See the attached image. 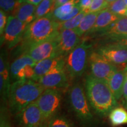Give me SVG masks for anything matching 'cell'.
I'll list each match as a JSON object with an SVG mask.
<instances>
[{
  "mask_svg": "<svg viewBox=\"0 0 127 127\" xmlns=\"http://www.w3.org/2000/svg\"><path fill=\"white\" fill-rule=\"evenodd\" d=\"M120 17L111 12L108 8L101 11L98 14L94 26L90 33L102 31L118 20Z\"/></svg>",
  "mask_w": 127,
  "mask_h": 127,
  "instance_id": "obj_19",
  "label": "cell"
},
{
  "mask_svg": "<svg viewBox=\"0 0 127 127\" xmlns=\"http://www.w3.org/2000/svg\"><path fill=\"white\" fill-rule=\"evenodd\" d=\"M36 63L31 57L27 54H23L18 58L12 62L10 66V75L11 78L15 81L17 74L23 70L25 66L28 65L35 66Z\"/></svg>",
  "mask_w": 127,
  "mask_h": 127,
  "instance_id": "obj_21",
  "label": "cell"
},
{
  "mask_svg": "<svg viewBox=\"0 0 127 127\" xmlns=\"http://www.w3.org/2000/svg\"><path fill=\"white\" fill-rule=\"evenodd\" d=\"M126 105H127V102H126Z\"/></svg>",
  "mask_w": 127,
  "mask_h": 127,
  "instance_id": "obj_42",
  "label": "cell"
},
{
  "mask_svg": "<svg viewBox=\"0 0 127 127\" xmlns=\"http://www.w3.org/2000/svg\"><path fill=\"white\" fill-rule=\"evenodd\" d=\"M106 1H107V2L109 4H111V3L114 2V1H117V0H106Z\"/></svg>",
  "mask_w": 127,
  "mask_h": 127,
  "instance_id": "obj_37",
  "label": "cell"
},
{
  "mask_svg": "<svg viewBox=\"0 0 127 127\" xmlns=\"http://www.w3.org/2000/svg\"><path fill=\"white\" fill-rule=\"evenodd\" d=\"M127 71V66L125 69H118L109 78L107 81L114 97L117 100L120 99L123 95L125 74Z\"/></svg>",
  "mask_w": 127,
  "mask_h": 127,
  "instance_id": "obj_18",
  "label": "cell"
},
{
  "mask_svg": "<svg viewBox=\"0 0 127 127\" xmlns=\"http://www.w3.org/2000/svg\"><path fill=\"white\" fill-rule=\"evenodd\" d=\"M125 17H126L127 18V13H126V14H125Z\"/></svg>",
  "mask_w": 127,
  "mask_h": 127,
  "instance_id": "obj_40",
  "label": "cell"
},
{
  "mask_svg": "<svg viewBox=\"0 0 127 127\" xmlns=\"http://www.w3.org/2000/svg\"><path fill=\"white\" fill-rule=\"evenodd\" d=\"M109 119L114 127L127 124V111L123 107H116L109 113Z\"/></svg>",
  "mask_w": 127,
  "mask_h": 127,
  "instance_id": "obj_23",
  "label": "cell"
},
{
  "mask_svg": "<svg viewBox=\"0 0 127 127\" xmlns=\"http://www.w3.org/2000/svg\"><path fill=\"white\" fill-rule=\"evenodd\" d=\"M109 4L106 0H93L89 12H98L107 8Z\"/></svg>",
  "mask_w": 127,
  "mask_h": 127,
  "instance_id": "obj_29",
  "label": "cell"
},
{
  "mask_svg": "<svg viewBox=\"0 0 127 127\" xmlns=\"http://www.w3.org/2000/svg\"><path fill=\"white\" fill-rule=\"evenodd\" d=\"M7 17L6 13L2 10L0 11V35L1 36L4 34L7 24Z\"/></svg>",
  "mask_w": 127,
  "mask_h": 127,
  "instance_id": "obj_31",
  "label": "cell"
},
{
  "mask_svg": "<svg viewBox=\"0 0 127 127\" xmlns=\"http://www.w3.org/2000/svg\"><path fill=\"white\" fill-rule=\"evenodd\" d=\"M28 24L21 21L14 16H9L4 34L1 36V44H6L9 48L20 43Z\"/></svg>",
  "mask_w": 127,
  "mask_h": 127,
  "instance_id": "obj_8",
  "label": "cell"
},
{
  "mask_svg": "<svg viewBox=\"0 0 127 127\" xmlns=\"http://www.w3.org/2000/svg\"><path fill=\"white\" fill-rule=\"evenodd\" d=\"M88 61L91 75L96 79L108 81L109 78L118 70L116 65L108 61L97 51L90 53Z\"/></svg>",
  "mask_w": 127,
  "mask_h": 127,
  "instance_id": "obj_7",
  "label": "cell"
},
{
  "mask_svg": "<svg viewBox=\"0 0 127 127\" xmlns=\"http://www.w3.org/2000/svg\"><path fill=\"white\" fill-rule=\"evenodd\" d=\"M16 117L20 127H41L45 122L35 101L20 111Z\"/></svg>",
  "mask_w": 127,
  "mask_h": 127,
  "instance_id": "obj_9",
  "label": "cell"
},
{
  "mask_svg": "<svg viewBox=\"0 0 127 127\" xmlns=\"http://www.w3.org/2000/svg\"><path fill=\"white\" fill-rule=\"evenodd\" d=\"M97 52L114 65H124L127 63V48L124 46L111 43L101 46Z\"/></svg>",
  "mask_w": 127,
  "mask_h": 127,
  "instance_id": "obj_13",
  "label": "cell"
},
{
  "mask_svg": "<svg viewBox=\"0 0 127 127\" xmlns=\"http://www.w3.org/2000/svg\"><path fill=\"white\" fill-rule=\"evenodd\" d=\"M123 96L126 100V102H127V71L125 74V79L124 82V86L123 90Z\"/></svg>",
  "mask_w": 127,
  "mask_h": 127,
  "instance_id": "obj_33",
  "label": "cell"
},
{
  "mask_svg": "<svg viewBox=\"0 0 127 127\" xmlns=\"http://www.w3.org/2000/svg\"><path fill=\"white\" fill-rule=\"evenodd\" d=\"M80 37L75 30H63L60 31L55 38L58 56L66 57L79 45Z\"/></svg>",
  "mask_w": 127,
  "mask_h": 127,
  "instance_id": "obj_12",
  "label": "cell"
},
{
  "mask_svg": "<svg viewBox=\"0 0 127 127\" xmlns=\"http://www.w3.org/2000/svg\"><path fill=\"white\" fill-rule=\"evenodd\" d=\"M36 6L19 0L18 4L12 12L14 16L27 24L29 25L35 20V10Z\"/></svg>",
  "mask_w": 127,
  "mask_h": 127,
  "instance_id": "obj_16",
  "label": "cell"
},
{
  "mask_svg": "<svg viewBox=\"0 0 127 127\" xmlns=\"http://www.w3.org/2000/svg\"><path fill=\"white\" fill-rule=\"evenodd\" d=\"M85 91L92 109L100 117L108 115L118 105L105 81L88 75L85 79Z\"/></svg>",
  "mask_w": 127,
  "mask_h": 127,
  "instance_id": "obj_1",
  "label": "cell"
},
{
  "mask_svg": "<svg viewBox=\"0 0 127 127\" xmlns=\"http://www.w3.org/2000/svg\"><path fill=\"white\" fill-rule=\"evenodd\" d=\"M55 38L32 46L25 53L31 57L36 63L48 58L58 57V49Z\"/></svg>",
  "mask_w": 127,
  "mask_h": 127,
  "instance_id": "obj_11",
  "label": "cell"
},
{
  "mask_svg": "<svg viewBox=\"0 0 127 127\" xmlns=\"http://www.w3.org/2000/svg\"><path fill=\"white\" fill-rule=\"evenodd\" d=\"M19 0H0L1 9L5 13H11L15 9Z\"/></svg>",
  "mask_w": 127,
  "mask_h": 127,
  "instance_id": "obj_28",
  "label": "cell"
},
{
  "mask_svg": "<svg viewBox=\"0 0 127 127\" xmlns=\"http://www.w3.org/2000/svg\"><path fill=\"white\" fill-rule=\"evenodd\" d=\"M100 32L103 35L109 38L127 35V18L126 17H120L118 20L108 27Z\"/></svg>",
  "mask_w": 127,
  "mask_h": 127,
  "instance_id": "obj_20",
  "label": "cell"
},
{
  "mask_svg": "<svg viewBox=\"0 0 127 127\" xmlns=\"http://www.w3.org/2000/svg\"><path fill=\"white\" fill-rule=\"evenodd\" d=\"M60 32V23L50 15L36 19L28 25L20 43L25 53L30 47L51 39L55 38Z\"/></svg>",
  "mask_w": 127,
  "mask_h": 127,
  "instance_id": "obj_3",
  "label": "cell"
},
{
  "mask_svg": "<svg viewBox=\"0 0 127 127\" xmlns=\"http://www.w3.org/2000/svg\"><path fill=\"white\" fill-rule=\"evenodd\" d=\"M10 67L6 60L4 54L1 53L0 57V90L1 95L4 100L8 99L10 84Z\"/></svg>",
  "mask_w": 127,
  "mask_h": 127,
  "instance_id": "obj_17",
  "label": "cell"
},
{
  "mask_svg": "<svg viewBox=\"0 0 127 127\" xmlns=\"http://www.w3.org/2000/svg\"><path fill=\"white\" fill-rule=\"evenodd\" d=\"M107 8L119 17H125L127 11V7L124 0H117L111 3Z\"/></svg>",
  "mask_w": 127,
  "mask_h": 127,
  "instance_id": "obj_27",
  "label": "cell"
},
{
  "mask_svg": "<svg viewBox=\"0 0 127 127\" xmlns=\"http://www.w3.org/2000/svg\"><path fill=\"white\" fill-rule=\"evenodd\" d=\"M100 12H89L85 14L80 24L76 28L75 31L79 36H81L86 33L90 32L94 26L96 18Z\"/></svg>",
  "mask_w": 127,
  "mask_h": 127,
  "instance_id": "obj_22",
  "label": "cell"
},
{
  "mask_svg": "<svg viewBox=\"0 0 127 127\" xmlns=\"http://www.w3.org/2000/svg\"><path fill=\"white\" fill-rule=\"evenodd\" d=\"M1 127H10L9 123L7 121V119L4 118V116L3 115L1 116Z\"/></svg>",
  "mask_w": 127,
  "mask_h": 127,
  "instance_id": "obj_34",
  "label": "cell"
},
{
  "mask_svg": "<svg viewBox=\"0 0 127 127\" xmlns=\"http://www.w3.org/2000/svg\"><path fill=\"white\" fill-rule=\"evenodd\" d=\"M87 13L82 11L70 20L60 23V31L63 30H75L80 24L81 22Z\"/></svg>",
  "mask_w": 127,
  "mask_h": 127,
  "instance_id": "obj_25",
  "label": "cell"
},
{
  "mask_svg": "<svg viewBox=\"0 0 127 127\" xmlns=\"http://www.w3.org/2000/svg\"><path fill=\"white\" fill-rule=\"evenodd\" d=\"M20 1H23V2H26L30 4H33L34 5L37 6L39 3H40L42 0H20Z\"/></svg>",
  "mask_w": 127,
  "mask_h": 127,
  "instance_id": "obj_36",
  "label": "cell"
},
{
  "mask_svg": "<svg viewBox=\"0 0 127 127\" xmlns=\"http://www.w3.org/2000/svg\"><path fill=\"white\" fill-rule=\"evenodd\" d=\"M92 2L93 0H79L78 5L82 11L87 13L89 12V9L91 7Z\"/></svg>",
  "mask_w": 127,
  "mask_h": 127,
  "instance_id": "obj_32",
  "label": "cell"
},
{
  "mask_svg": "<svg viewBox=\"0 0 127 127\" xmlns=\"http://www.w3.org/2000/svg\"><path fill=\"white\" fill-rule=\"evenodd\" d=\"M45 89L66 88L68 86V79L65 69V65H61L54 68L50 72L37 80Z\"/></svg>",
  "mask_w": 127,
  "mask_h": 127,
  "instance_id": "obj_10",
  "label": "cell"
},
{
  "mask_svg": "<svg viewBox=\"0 0 127 127\" xmlns=\"http://www.w3.org/2000/svg\"><path fill=\"white\" fill-rule=\"evenodd\" d=\"M45 89L32 79H21L11 84L8 101L10 112L17 115L28 105L35 102Z\"/></svg>",
  "mask_w": 127,
  "mask_h": 127,
  "instance_id": "obj_2",
  "label": "cell"
},
{
  "mask_svg": "<svg viewBox=\"0 0 127 127\" xmlns=\"http://www.w3.org/2000/svg\"><path fill=\"white\" fill-rule=\"evenodd\" d=\"M45 121L57 115L61 102V94L56 89H45L35 101Z\"/></svg>",
  "mask_w": 127,
  "mask_h": 127,
  "instance_id": "obj_6",
  "label": "cell"
},
{
  "mask_svg": "<svg viewBox=\"0 0 127 127\" xmlns=\"http://www.w3.org/2000/svg\"><path fill=\"white\" fill-rule=\"evenodd\" d=\"M124 1L125 4H126V5H127V0H124Z\"/></svg>",
  "mask_w": 127,
  "mask_h": 127,
  "instance_id": "obj_39",
  "label": "cell"
},
{
  "mask_svg": "<svg viewBox=\"0 0 127 127\" xmlns=\"http://www.w3.org/2000/svg\"><path fill=\"white\" fill-rule=\"evenodd\" d=\"M75 1H77V2H79V0H75Z\"/></svg>",
  "mask_w": 127,
  "mask_h": 127,
  "instance_id": "obj_41",
  "label": "cell"
},
{
  "mask_svg": "<svg viewBox=\"0 0 127 127\" xmlns=\"http://www.w3.org/2000/svg\"><path fill=\"white\" fill-rule=\"evenodd\" d=\"M55 8V0H42L36 6L35 20L50 15Z\"/></svg>",
  "mask_w": 127,
  "mask_h": 127,
  "instance_id": "obj_24",
  "label": "cell"
},
{
  "mask_svg": "<svg viewBox=\"0 0 127 127\" xmlns=\"http://www.w3.org/2000/svg\"><path fill=\"white\" fill-rule=\"evenodd\" d=\"M78 3L75 0H71L66 4L55 8L49 15L58 23L70 20L82 11Z\"/></svg>",
  "mask_w": 127,
  "mask_h": 127,
  "instance_id": "obj_14",
  "label": "cell"
},
{
  "mask_svg": "<svg viewBox=\"0 0 127 127\" xmlns=\"http://www.w3.org/2000/svg\"><path fill=\"white\" fill-rule=\"evenodd\" d=\"M70 1L71 0H55V8L63 5Z\"/></svg>",
  "mask_w": 127,
  "mask_h": 127,
  "instance_id": "obj_35",
  "label": "cell"
},
{
  "mask_svg": "<svg viewBox=\"0 0 127 127\" xmlns=\"http://www.w3.org/2000/svg\"><path fill=\"white\" fill-rule=\"evenodd\" d=\"M65 57L58 56L54 58H48L36 64L34 66V77L33 81H37L38 79L45 75L54 68L65 65Z\"/></svg>",
  "mask_w": 127,
  "mask_h": 127,
  "instance_id": "obj_15",
  "label": "cell"
},
{
  "mask_svg": "<svg viewBox=\"0 0 127 127\" xmlns=\"http://www.w3.org/2000/svg\"><path fill=\"white\" fill-rule=\"evenodd\" d=\"M68 101L73 113L82 126H93L94 117L92 108L86 93L80 84H76L70 88L68 93Z\"/></svg>",
  "mask_w": 127,
  "mask_h": 127,
  "instance_id": "obj_4",
  "label": "cell"
},
{
  "mask_svg": "<svg viewBox=\"0 0 127 127\" xmlns=\"http://www.w3.org/2000/svg\"><path fill=\"white\" fill-rule=\"evenodd\" d=\"M41 127H47V124L45 123L44 125H42Z\"/></svg>",
  "mask_w": 127,
  "mask_h": 127,
  "instance_id": "obj_38",
  "label": "cell"
},
{
  "mask_svg": "<svg viewBox=\"0 0 127 127\" xmlns=\"http://www.w3.org/2000/svg\"><path fill=\"white\" fill-rule=\"evenodd\" d=\"M89 46L83 42L65 57V69L71 78L81 76L86 70Z\"/></svg>",
  "mask_w": 127,
  "mask_h": 127,
  "instance_id": "obj_5",
  "label": "cell"
},
{
  "mask_svg": "<svg viewBox=\"0 0 127 127\" xmlns=\"http://www.w3.org/2000/svg\"><path fill=\"white\" fill-rule=\"evenodd\" d=\"M47 127H74L70 121L63 115H56L48 121Z\"/></svg>",
  "mask_w": 127,
  "mask_h": 127,
  "instance_id": "obj_26",
  "label": "cell"
},
{
  "mask_svg": "<svg viewBox=\"0 0 127 127\" xmlns=\"http://www.w3.org/2000/svg\"><path fill=\"white\" fill-rule=\"evenodd\" d=\"M109 41L111 44H116L127 48V35L110 37Z\"/></svg>",
  "mask_w": 127,
  "mask_h": 127,
  "instance_id": "obj_30",
  "label": "cell"
}]
</instances>
